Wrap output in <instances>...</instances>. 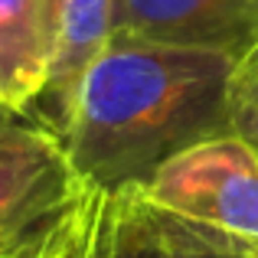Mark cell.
<instances>
[{
    "label": "cell",
    "mask_w": 258,
    "mask_h": 258,
    "mask_svg": "<svg viewBox=\"0 0 258 258\" xmlns=\"http://www.w3.org/2000/svg\"><path fill=\"white\" fill-rule=\"evenodd\" d=\"M235 59L114 33L79 79L59 141L95 189L144 186L160 164L229 134L226 85Z\"/></svg>",
    "instance_id": "obj_1"
},
{
    "label": "cell",
    "mask_w": 258,
    "mask_h": 258,
    "mask_svg": "<svg viewBox=\"0 0 258 258\" xmlns=\"http://www.w3.org/2000/svg\"><path fill=\"white\" fill-rule=\"evenodd\" d=\"M141 189L164 213L258 245V151L235 134L173 154Z\"/></svg>",
    "instance_id": "obj_2"
},
{
    "label": "cell",
    "mask_w": 258,
    "mask_h": 258,
    "mask_svg": "<svg viewBox=\"0 0 258 258\" xmlns=\"http://www.w3.org/2000/svg\"><path fill=\"white\" fill-rule=\"evenodd\" d=\"M82 189L59 134L26 114L7 121L0 127V258L30 248Z\"/></svg>",
    "instance_id": "obj_3"
},
{
    "label": "cell",
    "mask_w": 258,
    "mask_h": 258,
    "mask_svg": "<svg viewBox=\"0 0 258 258\" xmlns=\"http://www.w3.org/2000/svg\"><path fill=\"white\" fill-rule=\"evenodd\" d=\"M114 33L239 59L258 39V0H114Z\"/></svg>",
    "instance_id": "obj_4"
},
{
    "label": "cell",
    "mask_w": 258,
    "mask_h": 258,
    "mask_svg": "<svg viewBox=\"0 0 258 258\" xmlns=\"http://www.w3.org/2000/svg\"><path fill=\"white\" fill-rule=\"evenodd\" d=\"M69 258H170L157 206L141 186H85Z\"/></svg>",
    "instance_id": "obj_5"
},
{
    "label": "cell",
    "mask_w": 258,
    "mask_h": 258,
    "mask_svg": "<svg viewBox=\"0 0 258 258\" xmlns=\"http://www.w3.org/2000/svg\"><path fill=\"white\" fill-rule=\"evenodd\" d=\"M59 46V0H0V105L30 114Z\"/></svg>",
    "instance_id": "obj_6"
},
{
    "label": "cell",
    "mask_w": 258,
    "mask_h": 258,
    "mask_svg": "<svg viewBox=\"0 0 258 258\" xmlns=\"http://www.w3.org/2000/svg\"><path fill=\"white\" fill-rule=\"evenodd\" d=\"M114 36V0H59V46L39 98L26 118L52 134L62 131L79 79Z\"/></svg>",
    "instance_id": "obj_7"
},
{
    "label": "cell",
    "mask_w": 258,
    "mask_h": 258,
    "mask_svg": "<svg viewBox=\"0 0 258 258\" xmlns=\"http://www.w3.org/2000/svg\"><path fill=\"white\" fill-rule=\"evenodd\" d=\"M157 213L160 222H164L170 258H252L245 239H235V235L213 226L180 219V216H170L164 209H157Z\"/></svg>",
    "instance_id": "obj_8"
},
{
    "label": "cell",
    "mask_w": 258,
    "mask_h": 258,
    "mask_svg": "<svg viewBox=\"0 0 258 258\" xmlns=\"http://www.w3.org/2000/svg\"><path fill=\"white\" fill-rule=\"evenodd\" d=\"M229 134L258 151V39L235 59L226 85Z\"/></svg>",
    "instance_id": "obj_9"
},
{
    "label": "cell",
    "mask_w": 258,
    "mask_h": 258,
    "mask_svg": "<svg viewBox=\"0 0 258 258\" xmlns=\"http://www.w3.org/2000/svg\"><path fill=\"white\" fill-rule=\"evenodd\" d=\"M85 193V189H82ZM82 193L72 200V206L59 216L56 222L49 226V232L43 235L36 248V258H69V248H72V235H76V219H79V203H82Z\"/></svg>",
    "instance_id": "obj_10"
},
{
    "label": "cell",
    "mask_w": 258,
    "mask_h": 258,
    "mask_svg": "<svg viewBox=\"0 0 258 258\" xmlns=\"http://www.w3.org/2000/svg\"><path fill=\"white\" fill-rule=\"evenodd\" d=\"M46 232H49V229H46ZM46 232H43V235H46ZM43 235H39V239L33 242L30 248H23V252H20V255H13V258H36V248H39V242H43Z\"/></svg>",
    "instance_id": "obj_11"
},
{
    "label": "cell",
    "mask_w": 258,
    "mask_h": 258,
    "mask_svg": "<svg viewBox=\"0 0 258 258\" xmlns=\"http://www.w3.org/2000/svg\"><path fill=\"white\" fill-rule=\"evenodd\" d=\"M13 118H17V114H13V111H10L7 105H0V127H4L7 121H13Z\"/></svg>",
    "instance_id": "obj_12"
},
{
    "label": "cell",
    "mask_w": 258,
    "mask_h": 258,
    "mask_svg": "<svg viewBox=\"0 0 258 258\" xmlns=\"http://www.w3.org/2000/svg\"><path fill=\"white\" fill-rule=\"evenodd\" d=\"M248 255H252V258H258V245H252V242H248Z\"/></svg>",
    "instance_id": "obj_13"
}]
</instances>
